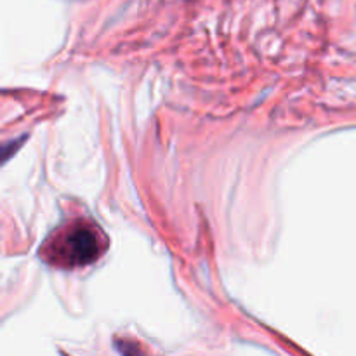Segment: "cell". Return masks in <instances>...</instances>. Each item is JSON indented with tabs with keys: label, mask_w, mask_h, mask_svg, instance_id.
<instances>
[{
	"label": "cell",
	"mask_w": 356,
	"mask_h": 356,
	"mask_svg": "<svg viewBox=\"0 0 356 356\" xmlns=\"http://www.w3.org/2000/svg\"><path fill=\"white\" fill-rule=\"evenodd\" d=\"M103 252L101 232L87 221L65 226L45 245V257L58 266H82L92 263Z\"/></svg>",
	"instance_id": "6da1fadb"
}]
</instances>
